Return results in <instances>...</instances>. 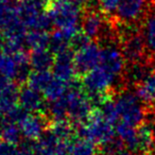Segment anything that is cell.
<instances>
[{"mask_svg": "<svg viewBox=\"0 0 155 155\" xmlns=\"http://www.w3.org/2000/svg\"><path fill=\"white\" fill-rule=\"evenodd\" d=\"M125 63L127 60L121 47L113 43L102 47L99 64L83 78V88L94 103L100 105L110 97V91L123 75Z\"/></svg>", "mask_w": 155, "mask_h": 155, "instance_id": "6da1fadb", "label": "cell"}, {"mask_svg": "<svg viewBox=\"0 0 155 155\" xmlns=\"http://www.w3.org/2000/svg\"><path fill=\"white\" fill-rule=\"evenodd\" d=\"M47 12L56 29L79 30L82 21V9L77 0H50Z\"/></svg>", "mask_w": 155, "mask_h": 155, "instance_id": "7a4b0ae2", "label": "cell"}, {"mask_svg": "<svg viewBox=\"0 0 155 155\" xmlns=\"http://www.w3.org/2000/svg\"><path fill=\"white\" fill-rule=\"evenodd\" d=\"M16 7L28 31H48L52 26L46 0H18Z\"/></svg>", "mask_w": 155, "mask_h": 155, "instance_id": "3957f363", "label": "cell"}, {"mask_svg": "<svg viewBox=\"0 0 155 155\" xmlns=\"http://www.w3.org/2000/svg\"><path fill=\"white\" fill-rule=\"evenodd\" d=\"M114 99L118 116L117 122L125 123L133 127H138L144 122L146 110L143 107V102L136 93L122 91Z\"/></svg>", "mask_w": 155, "mask_h": 155, "instance_id": "277c9868", "label": "cell"}, {"mask_svg": "<svg viewBox=\"0 0 155 155\" xmlns=\"http://www.w3.org/2000/svg\"><path fill=\"white\" fill-rule=\"evenodd\" d=\"M67 108V120L73 124H82L93 113L94 102L84 88L71 85L64 95Z\"/></svg>", "mask_w": 155, "mask_h": 155, "instance_id": "5b68a950", "label": "cell"}, {"mask_svg": "<svg viewBox=\"0 0 155 155\" xmlns=\"http://www.w3.org/2000/svg\"><path fill=\"white\" fill-rule=\"evenodd\" d=\"M79 134L80 137L100 147L113 139L116 136V131L115 125L103 116L100 110H93L86 121L81 124Z\"/></svg>", "mask_w": 155, "mask_h": 155, "instance_id": "8992f818", "label": "cell"}, {"mask_svg": "<svg viewBox=\"0 0 155 155\" xmlns=\"http://www.w3.org/2000/svg\"><path fill=\"white\" fill-rule=\"evenodd\" d=\"M30 54L26 49L17 52L3 50L0 54V77L13 81H24L28 79L30 68Z\"/></svg>", "mask_w": 155, "mask_h": 155, "instance_id": "52a82bcc", "label": "cell"}, {"mask_svg": "<svg viewBox=\"0 0 155 155\" xmlns=\"http://www.w3.org/2000/svg\"><path fill=\"white\" fill-rule=\"evenodd\" d=\"M120 47L127 62L131 65L137 63L150 64L151 55L147 49L141 29L137 30L134 28V26H129V30L123 33Z\"/></svg>", "mask_w": 155, "mask_h": 155, "instance_id": "ba28073f", "label": "cell"}, {"mask_svg": "<svg viewBox=\"0 0 155 155\" xmlns=\"http://www.w3.org/2000/svg\"><path fill=\"white\" fill-rule=\"evenodd\" d=\"M27 29L22 22L16 5L0 0V35L5 41L25 38Z\"/></svg>", "mask_w": 155, "mask_h": 155, "instance_id": "9c48e42d", "label": "cell"}, {"mask_svg": "<svg viewBox=\"0 0 155 155\" xmlns=\"http://www.w3.org/2000/svg\"><path fill=\"white\" fill-rule=\"evenodd\" d=\"M102 47L95 41H87L77 48V51L73 54V60L77 71L85 74L93 68H95L101 58Z\"/></svg>", "mask_w": 155, "mask_h": 155, "instance_id": "30bf717a", "label": "cell"}, {"mask_svg": "<svg viewBox=\"0 0 155 155\" xmlns=\"http://www.w3.org/2000/svg\"><path fill=\"white\" fill-rule=\"evenodd\" d=\"M149 10L147 0H120L116 18L121 26H135Z\"/></svg>", "mask_w": 155, "mask_h": 155, "instance_id": "8fae6325", "label": "cell"}, {"mask_svg": "<svg viewBox=\"0 0 155 155\" xmlns=\"http://www.w3.org/2000/svg\"><path fill=\"white\" fill-rule=\"evenodd\" d=\"M19 127L25 139L38 140L48 130L47 119L41 113H26L20 120Z\"/></svg>", "mask_w": 155, "mask_h": 155, "instance_id": "7c38bea8", "label": "cell"}, {"mask_svg": "<svg viewBox=\"0 0 155 155\" xmlns=\"http://www.w3.org/2000/svg\"><path fill=\"white\" fill-rule=\"evenodd\" d=\"M19 91L15 81L0 77V115L8 116L15 112L18 106Z\"/></svg>", "mask_w": 155, "mask_h": 155, "instance_id": "4fadbf2b", "label": "cell"}, {"mask_svg": "<svg viewBox=\"0 0 155 155\" xmlns=\"http://www.w3.org/2000/svg\"><path fill=\"white\" fill-rule=\"evenodd\" d=\"M73 54L69 50L56 53L54 56V63L52 66V73L58 80L70 84L77 73Z\"/></svg>", "mask_w": 155, "mask_h": 155, "instance_id": "5bb4252c", "label": "cell"}, {"mask_svg": "<svg viewBox=\"0 0 155 155\" xmlns=\"http://www.w3.org/2000/svg\"><path fill=\"white\" fill-rule=\"evenodd\" d=\"M45 100L46 98L44 97L41 91L29 84L22 87L18 95L19 106L27 113H33V114L41 113L46 107Z\"/></svg>", "mask_w": 155, "mask_h": 155, "instance_id": "9a60e30c", "label": "cell"}, {"mask_svg": "<svg viewBox=\"0 0 155 155\" xmlns=\"http://www.w3.org/2000/svg\"><path fill=\"white\" fill-rule=\"evenodd\" d=\"M105 18L101 12L91 10L85 13L81 21V32L89 39L97 38L105 33Z\"/></svg>", "mask_w": 155, "mask_h": 155, "instance_id": "2e32d148", "label": "cell"}, {"mask_svg": "<svg viewBox=\"0 0 155 155\" xmlns=\"http://www.w3.org/2000/svg\"><path fill=\"white\" fill-rule=\"evenodd\" d=\"M155 152V133L149 123L137 127L136 140L131 153L135 155H152Z\"/></svg>", "mask_w": 155, "mask_h": 155, "instance_id": "e0dca14e", "label": "cell"}, {"mask_svg": "<svg viewBox=\"0 0 155 155\" xmlns=\"http://www.w3.org/2000/svg\"><path fill=\"white\" fill-rule=\"evenodd\" d=\"M141 32L150 55L155 54V2L149 8L142 22Z\"/></svg>", "mask_w": 155, "mask_h": 155, "instance_id": "ac0fdd59", "label": "cell"}, {"mask_svg": "<svg viewBox=\"0 0 155 155\" xmlns=\"http://www.w3.org/2000/svg\"><path fill=\"white\" fill-rule=\"evenodd\" d=\"M136 95L143 104L155 107V73L151 72L136 84Z\"/></svg>", "mask_w": 155, "mask_h": 155, "instance_id": "d6986e66", "label": "cell"}, {"mask_svg": "<svg viewBox=\"0 0 155 155\" xmlns=\"http://www.w3.org/2000/svg\"><path fill=\"white\" fill-rule=\"evenodd\" d=\"M53 52L48 48L32 50L30 53V66L34 71H49L54 63Z\"/></svg>", "mask_w": 155, "mask_h": 155, "instance_id": "ffe728a7", "label": "cell"}, {"mask_svg": "<svg viewBox=\"0 0 155 155\" xmlns=\"http://www.w3.org/2000/svg\"><path fill=\"white\" fill-rule=\"evenodd\" d=\"M25 44L26 47H28L31 51L48 48L50 45V35L48 34L47 31H27L25 36Z\"/></svg>", "mask_w": 155, "mask_h": 155, "instance_id": "44dd1931", "label": "cell"}, {"mask_svg": "<svg viewBox=\"0 0 155 155\" xmlns=\"http://www.w3.org/2000/svg\"><path fill=\"white\" fill-rule=\"evenodd\" d=\"M97 146L85 138L80 137L71 143L70 155H97Z\"/></svg>", "mask_w": 155, "mask_h": 155, "instance_id": "7402d4cb", "label": "cell"}, {"mask_svg": "<svg viewBox=\"0 0 155 155\" xmlns=\"http://www.w3.org/2000/svg\"><path fill=\"white\" fill-rule=\"evenodd\" d=\"M119 5H120V0H98L100 12L108 17L116 16Z\"/></svg>", "mask_w": 155, "mask_h": 155, "instance_id": "603a6c76", "label": "cell"}, {"mask_svg": "<svg viewBox=\"0 0 155 155\" xmlns=\"http://www.w3.org/2000/svg\"><path fill=\"white\" fill-rule=\"evenodd\" d=\"M18 155H39L36 140L26 139L20 141L17 147Z\"/></svg>", "mask_w": 155, "mask_h": 155, "instance_id": "cb8c5ba5", "label": "cell"}, {"mask_svg": "<svg viewBox=\"0 0 155 155\" xmlns=\"http://www.w3.org/2000/svg\"><path fill=\"white\" fill-rule=\"evenodd\" d=\"M0 155H18V149L15 144L0 139Z\"/></svg>", "mask_w": 155, "mask_h": 155, "instance_id": "d4e9b609", "label": "cell"}, {"mask_svg": "<svg viewBox=\"0 0 155 155\" xmlns=\"http://www.w3.org/2000/svg\"><path fill=\"white\" fill-rule=\"evenodd\" d=\"M150 68L152 70V72L155 73V54L154 55L151 56V60H150Z\"/></svg>", "mask_w": 155, "mask_h": 155, "instance_id": "484cf974", "label": "cell"}, {"mask_svg": "<svg viewBox=\"0 0 155 155\" xmlns=\"http://www.w3.org/2000/svg\"><path fill=\"white\" fill-rule=\"evenodd\" d=\"M118 155H135V154H133V153L129 152V151H127V152H124V151H123V152H121L120 154H118Z\"/></svg>", "mask_w": 155, "mask_h": 155, "instance_id": "4316f807", "label": "cell"}, {"mask_svg": "<svg viewBox=\"0 0 155 155\" xmlns=\"http://www.w3.org/2000/svg\"><path fill=\"white\" fill-rule=\"evenodd\" d=\"M3 50H5V45H3V44L1 43V41H0V54L2 53Z\"/></svg>", "mask_w": 155, "mask_h": 155, "instance_id": "83f0119b", "label": "cell"}, {"mask_svg": "<svg viewBox=\"0 0 155 155\" xmlns=\"http://www.w3.org/2000/svg\"><path fill=\"white\" fill-rule=\"evenodd\" d=\"M78 2L79 3H81V5H83V3H86V2H88L89 0H77Z\"/></svg>", "mask_w": 155, "mask_h": 155, "instance_id": "f1b7e54d", "label": "cell"}, {"mask_svg": "<svg viewBox=\"0 0 155 155\" xmlns=\"http://www.w3.org/2000/svg\"><path fill=\"white\" fill-rule=\"evenodd\" d=\"M2 1H7V2H12V1H14V0H2Z\"/></svg>", "mask_w": 155, "mask_h": 155, "instance_id": "f546056e", "label": "cell"}, {"mask_svg": "<svg viewBox=\"0 0 155 155\" xmlns=\"http://www.w3.org/2000/svg\"><path fill=\"white\" fill-rule=\"evenodd\" d=\"M151 1H153V2H155V0H151Z\"/></svg>", "mask_w": 155, "mask_h": 155, "instance_id": "4dcf8cb0", "label": "cell"}]
</instances>
